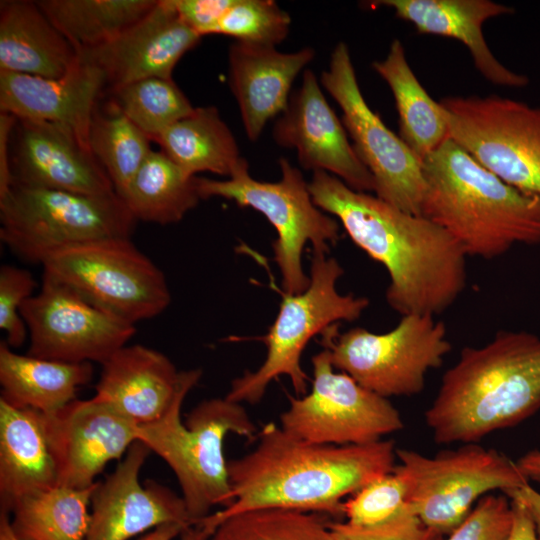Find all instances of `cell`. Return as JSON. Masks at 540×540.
Segmentation results:
<instances>
[{
  "mask_svg": "<svg viewBox=\"0 0 540 540\" xmlns=\"http://www.w3.org/2000/svg\"><path fill=\"white\" fill-rule=\"evenodd\" d=\"M308 184L315 205L339 220L350 239L384 266L386 301L394 311L435 316L462 294L468 256L440 226L324 171L313 172Z\"/></svg>",
  "mask_w": 540,
  "mask_h": 540,
  "instance_id": "6da1fadb",
  "label": "cell"
},
{
  "mask_svg": "<svg viewBox=\"0 0 540 540\" xmlns=\"http://www.w3.org/2000/svg\"><path fill=\"white\" fill-rule=\"evenodd\" d=\"M511 524L510 498L504 493H490L476 503L445 540H506Z\"/></svg>",
  "mask_w": 540,
  "mask_h": 540,
  "instance_id": "f35d334b",
  "label": "cell"
},
{
  "mask_svg": "<svg viewBox=\"0 0 540 540\" xmlns=\"http://www.w3.org/2000/svg\"><path fill=\"white\" fill-rule=\"evenodd\" d=\"M321 84L342 110L341 121L356 155L373 177L375 195L407 213L420 215L425 190L422 162L368 106L344 42L332 51Z\"/></svg>",
  "mask_w": 540,
  "mask_h": 540,
  "instance_id": "5bb4252c",
  "label": "cell"
},
{
  "mask_svg": "<svg viewBox=\"0 0 540 540\" xmlns=\"http://www.w3.org/2000/svg\"><path fill=\"white\" fill-rule=\"evenodd\" d=\"M150 453L134 442L115 470L97 481L85 540H130L168 523L193 526L182 496L153 480L140 483Z\"/></svg>",
  "mask_w": 540,
  "mask_h": 540,
  "instance_id": "e0dca14e",
  "label": "cell"
},
{
  "mask_svg": "<svg viewBox=\"0 0 540 540\" xmlns=\"http://www.w3.org/2000/svg\"><path fill=\"white\" fill-rule=\"evenodd\" d=\"M93 377L91 363H67L21 355L0 343L1 399L19 408L54 413L76 400Z\"/></svg>",
  "mask_w": 540,
  "mask_h": 540,
  "instance_id": "4316f807",
  "label": "cell"
},
{
  "mask_svg": "<svg viewBox=\"0 0 540 540\" xmlns=\"http://www.w3.org/2000/svg\"><path fill=\"white\" fill-rule=\"evenodd\" d=\"M439 103L449 138L507 184L540 196V106L497 95Z\"/></svg>",
  "mask_w": 540,
  "mask_h": 540,
  "instance_id": "7c38bea8",
  "label": "cell"
},
{
  "mask_svg": "<svg viewBox=\"0 0 540 540\" xmlns=\"http://www.w3.org/2000/svg\"><path fill=\"white\" fill-rule=\"evenodd\" d=\"M412 511L408 487L397 468L371 481L343 503L346 522L358 527H372Z\"/></svg>",
  "mask_w": 540,
  "mask_h": 540,
  "instance_id": "8d00e7d4",
  "label": "cell"
},
{
  "mask_svg": "<svg viewBox=\"0 0 540 540\" xmlns=\"http://www.w3.org/2000/svg\"><path fill=\"white\" fill-rule=\"evenodd\" d=\"M311 361V391L289 398L290 405L280 416L285 432L313 444L362 445L403 429L401 414L389 399L348 374L335 372L327 349Z\"/></svg>",
  "mask_w": 540,
  "mask_h": 540,
  "instance_id": "4fadbf2b",
  "label": "cell"
},
{
  "mask_svg": "<svg viewBox=\"0 0 540 540\" xmlns=\"http://www.w3.org/2000/svg\"><path fill=\"white\" fill-rule=\"evenodd\" d=\"M248 454L228 462L233 502L196 525L211 533L226 518L256 509L343 515V498L395 467L392 440L321 445L267 423Z\"/></svg>",
  "mask_w": 540,
  "mask_h": 540,
  "instance_id": "7a4b0ae2",
  "label": "cell"
},
{
  "mask_svg": "<svg viewBox=\"0 0 540 540\" xmlns=\"http://www.w3.org/2000/svg\"><path fill=\"white\" fill-rule=\"evenodd\" d=\"M507 496H517L524 502L533 519L538 540H540V492L528 484L519 490L507 494Z\"/></svg>",
  "mask_w": 540,
  "mask_h": 540,
  "instance_id": "ee69618b",
  "label": "cell"
},
{
  "mask_svg": "<svg viewBox=\"0 0 540 540\" xmlns=\"http://www.w3.org/2000/svg\"><path fill=\"white\" fill-rule=\"evenodd\" d=\"M78 62V52L35 1H1L0 70L59 78Z\"/></svg>",
  "mask_w": 540,
  "mask_h": 540,
  "instance_id": "484cf974",
  "label": "cell"
},
{
  "mask_svg": "<svg viewBox=\"0 0 540 540\" xmlns=\"http://www.w3.org/2000/svg\"><path fill=\"white\" fill-rule=\"evenodd\" d=\"M105 89L104 72L80 55L77 65L59 78L0 70V112L62 125L89 149L90 124Z\"/></svg>",
  "mask_w": 540,
  "mask_h": 540,
  "instance_id": "44dd1931",
  "label": "cell"
},
{
  "mask_svg": "<svg viewBox=\"0 0 540 540\" xmlns=\"http://www.w3.org/2000/svg\"><path fill=\"white\" fill-rule=\"evenodd\" d=\"M151 139L109 101L94 112L88 136L90 152L110 178L118 196L152 151Z\"/></svg>",
  "mask_w": 540,
  "mask_h": 540,
  "instance_id": "d6a6232c",
  "label": "cell"
},
{
  "mask_svg": "<svg viewBox=\"0 0 540 540\" xmlns=\"http://www.w3.org/2000/svg\"><path fill=\"white\" fill-rule=\"evenodd\" d=\"M109 92L110 101L151 140L195 108L172 78H144Z\"/></svg>",
  "mask_w": 540,
  "mask_h": 540,
  "instance_id": "836d02e7",
  "label": "cell"
},
{
  "mask_svg": "<svg viewBox=\"0 0 540 540\" xmlns=\"http://www.w3.org/2000/svg\"><path fill=\"white\" fill-rule=\"evenodd\" d=\"M422 169L420 215L467 256L493 259L515 245L540 244V196L507 184L451 138L423 159Z\"/></svg>",
  "mask_w": 540,
  "mask_h": 540,
  "instance_id": "277c9868",
  "label": "cell"
},
{
  "mask_svg": "<svg viewBox=\"0 0 540 540\" xmlns=\"http://www.w3.org/2000/svg\"><path fill=\"white\" fill-rule=\"evenodd\" d=\"M77 52L104 45L144 17L157 0L35 1Z\"/></svg>",
  "mask_w": 540,
  "mask_h": 540,
  "instance_id": "4dcf8cb0",
  "label": "cell"
},
{
  "mask_svg": "<svg viewBox=\"0 0 540 540\" xmlns=\"http://www.w3.org/2000/svg\"><path fill=\"white\" fill-rule=\"evenodd\" d=\"M290 25L289 14L272 0H233L215 34L275 47L286 39Z\"/></svg>",
  "mask_w": 540,
  "mask_h": 540,
  "instance_id": "d590c367",
  "label": "cell"
},
{
  "mask_svg": "<svg viewBox=\"0 0 540 540\" xmlns=\"http://www.w3.org/2000/svg\"><path fill=\"white\" fill-rule=\"evenodd\" d=\"M208 540H333L329 523L316 513L256 509L221 521Z\"/></svg>",
  "mask_w": 540,
  "mask_h": 540,
  "instance_id": "e575fe53",
  "label": "cell"
},
{
  "mask_svg": "<svg viewBox=\"0 0 540 540\" xmlns=\"http://www.w3.org/2000/svg\"><path fill=\"white\" fill-rule=\"evenodd\" d=\"M58 486L42 416L0 398V506L10 513L21 498Z\"/></svg>",
  "mask_w": 540,
  "mask_h": 540,
  "instance_id": "d4e9b609",
  "label": "cell"
},
{
  "mask_svg": "<svg viewBox=\"0 0 540 540\" xmlns=\"http://www.w3.org/2000/svg\"><path fill=\"white\" fill-rule=\"evenodd\" d=\"M41 265L43 275L134 325L158 316L171 302L164 273L131 239L65 248Z\"/></svg>",
  "mask_w": 540,
  "mask_h": 540,
  "instance_id": "8fae6325",
  "label": "cell"
},
{
  "mask_svg": "<svg viewBox=\"0 0 540 540\" xmlns=\"http://www.w3.org/2000/svg\"><path fill=\"white\" fill-rule=\"evenodd\" d=\"M387 83L398 112L399 137L422 162L449 138L439 102L433 100L413 73L399 39H394L387 56L372 63Z\"/></svg>",
  "mask_w": 540,
  "mask_h": 540,
  "instance_id": "f1b7e54d",
  "label": "cell"
},
{
  "mask_svg": "<svg viewBox=\"0 0 540 540\" xmlns=\"http://www.w3.org/2000/svg\"><path fill=\"white\" fill-rule=\"evenodd\" d=\"M201 369L182 371L178 393L158 420L138 427V441L161 457L174 472L193 525L216 506L233 502L224 440L230 434L257 439V428L241 403L226 397L203 400L181 420L186 395L201 378Z\"/></svg>",
  "mask_w": 540,
  "mask_h": 540,
  "instance_id": "5b68a950",
  "label": "cell"
},
{
  "mask_svg": "<svg viewBox=\"0 0 540 540\" xmlns=\"http://www.w3.org/2000/svg\"><path fill=\"white\" fill-rule=\"evenodd\" d=\"M20 313L29 334L27 354L67 363L102 364L136 332L134 324L45 275L39 292L23 303Z\"/></svg>",
  "mask_w": 540,
  "mask_h": 540,
  "instance_id": "9a60e30c",
  "label": "cell"
},
{
  "mask_svg": "<svg viewBox=\"0 0 540 540\" xmlns=\"http://www.w3.org/2000/svg\"><path fill=\"white\" fill-rule=\"evenodd\" d=\"M182 20L201 37L215 34L233 0H172Z\"/></svg>",
  "mask_w": 540,
  "mask_h": 540,
  "instance_id": "60d3db41",
  "label": "cell"
},
{
  "mask_svg": "<svg viewBox=\"0 0 540 540\" xmlns=\"http://www.w3.org/2000/svg\"><path fill=\"white\" fill-rule=\"evenodd\" d=\"M321 335L334 368L387 399L420 393L427 373L451 350L445 324L430 315H404L384 333L360 327L340 333L336 323Z\"/></svg>",
  "mask_w": 540,
  "mask_h": 540,
  "instance_id": "30bf717a",
  "label": "cell"
},
{
  "mask_svg": "<svg viewBox=\"0 0 540 540\" xmlns=\"http://www.w3.org/2000/svg\"><path fill=\"white\" fill-rule=\"evenodd\" d=\"M371 6L392 8L395 15L414 25L418 33L456 39L469 50L477 70L495 85L524 87L529 79L502 65L482 32L490 18L511 14L513 8L490 0H379Z\"/></svg>",
  "mask_w": 540,
  "mask_h": 540,
  "instance_id": "cb8c5ba5",
  "label": "cell"
},
{
  "mask_svg": "<svg viewBox=\"0 0 540 540\" xmlns=\"http://www.w3.org/2000/svg\"><path fill=\"white\" fill-rule=\"evenodd\" d=\"M512 524L506 540H538L533 519L524 502L517 496H510Z\"/></svg>",
  "mask_w": 540,
  "mask_h": 540,
  "instance_id": "7bdbcfd3",
  "label": "cell"
},
{
  "mask_svg": "<svg viewBox=\"0 0 540 540\" xmlns=\"http://www.w3.org/2000/svg\"><path fill=\"white\" fill-rule=\"evenodd\" d=\"M136 221L116 192L89 195L13 183L0 197V239L30 264L80 244L130 239Z\"/></svg>",
  "mask_w": 540,
  "mask_h": 540,
  "instance_id": "8992f818",
  "label": "cell"
},
{
  "mask_svg": "<svg viewBox=\"0 0 540 540\" xmlns=\"http://www.w3.org/2000/svg\"><path fill=\"white\" fill-rule=\"evenodd\" d=\"M413 514L437 538L449 534L485 495H505L529 484L516 462L478 443H464L429 457L396 449Z\"/></svg>",
  "mask_w": 540,
  "mask_h": 540,
  "instance_id": "ba28073f",
  "label": "cell"
},
{
  "mask_svg": "<svg viewBox=\"0 0 540 540\" xmlns=\"http://www.w3.org/2000/svg\"><path fill=\"white\" fill-rule=\"evenodd\" d=\"M101 365L93 397L139 425L161 418L182 382V371L166 355L140 344L123 346Z\"/></svg>",
  "mask_w": 540,
  "mask_h": 540,
  "instance_id": "603a6c76",
  "label": "cell"
},
{
  "mask_svg": "<svg viewBox=\"0 0 540 540\" xmlns=\"http://www.w3.org/2000/svg\"><path fill=\"white\" fill-rule=\"evenodd\" d=\"M343 273L335 258L312 251L308 287L298 294H283L278 314L261 338L267 349L264 362L257 370L234 379L227 399L258 403L269 384L283 375L290 379L296 394L306 393L308 377L301 356L308 342L333 324L357 320L369 306L364 296L338 292L337 282Z\"/></svg>",
  "mask_w": 540,
  "mask_h": 540,
  "instance_id": "52a82bcc",
  "label": "cell"
},
{
  "mask_svg": "<svg viewBox=\"0 0 540 540\" xmlns=\"http://www.w3.org/2000/svg\"><path fill=\"white\" fill-rule=\"evenodd\" d=\"M0 540H21L12 529L9 513L4 511H0Z\"/></svg>",
  "mask_w": 540,
  "mask_h": 540,
  "instance_id": "c3c4849f",
  "label": "cell"
},
{
  "mask_svg": "<svg viewBox=\"0 0 540 540\" xmlns=\"http://www.w3.org/2000/svg\"><path fill=\"white\" fill-rule=\"evenodd\" d=\"M273 138L279 146L295 149L304 169L327 172L359 192L374 191L371 173L356 155L312 70H304L301 86L274 124Z\"/></svg>",
  "mask_w": 540,
  "mask_h": 540,
  "instance_id": "ac0fdd59",
  "label": "cell"
},
{
  "mask_svg": "<svg viewBox=\"0 0 540 540\" xmlns=\"http://www.w3.org/2000/svg\"><path fill=\"white\" fill-rule=\"evenodd\" d=\"M333 540H436L437 537L408 511L389 522L372 527L353 526L346 521L331 522Z\"/></svg>",
  "mask_w": 540,
  "mask_h": 540,
  "instance_id": "ab89813d",
  "label": "cell"
},
{
  "mask_svg": "<svg viewBox=\"0 0 540 540\" xmlns=\"http://www.w3.org/2000/svg\"><path fill=\"white\" fill-rule=\"evenodd\" d=\"M188 527L178 523H168L141 535L137 540H173Z\"/></svg>",
  "mask_w": 540,
  "mask_h": 540,
  "instance_id": "bcb514c9",
  "label": "cell"
},
{
  "mask_svg": "<svg viewBox=\"0 0 540 540\" xmlns=\"http://www.w3.org/2000/svg\"><path fill=\"white\" fill-rule=\"evenodd\" d=\"M211 532L201 525H193L186 528L179 540H208Z\"/></svg>",
  "mask_w": 540,
  "mask_h": 540,
  "instance_id": "7dc6e473",
  "label": "cell"
},
{
  "mask_svg": "<svg viewBox=\"0 0 540 540\" xmlns=\"http://www.w3.org/2000/svg\"><path fill=\"white\" fill-rule=\"evenodd\" d=\"M540 409V337L502 330L485 345L464 347L425 411L438 444L478 443Z\"/></svg>",
  "mask_w": 540,
  "mask_h": 540,
  "instance_id": "3957f363",
  "label": "cell"
},
{
  "mask_svg": "<svg viewBox=\"0 0 540 540\" xmlns=\"http://www.w3.org/2000/svg\"><path fill=\"white\" fill-rule=\"evenodd\" d=\"M195 179L161 150H152L121 198L136 220L177 223L201 200Z\"/></svg>",
  "mask_w": 540,
  "mask_h": 540,
  "instance_id": "f546056e",
  "label": "cell"
},
{
  "mask_svg": "<svg viewBox=\"0 0 540 540\" xmlns=\"http://www.w3.org/2000/svg\"><path fill=\"white\" fill-rule=\"evenodd\" d=\"M516 463L529 482L540 484V450L528 451Z\"/></svg>",
  "mask_w": 540,
  "mask_h": 540,
  "instance_id": "f6af8a7d",
  "label": "cell"
},
{
  "mask_svg": "<svg viewBox=\"0 0 540 540\" xmlns=\"http://www.w3.org/2000/svg\"><path fill=\"white\" fill-rule=\"evenodd\" d=\"M315 50L282 53L274 46L235 41L229 47V86L248 139L257 141L267 122L286 109L298 74Z\"/></svg>",
  "mask_w": 540,
  "mask_h": 540,
  "instance_id": "7402d4cb",
  "label": "cell"
},
{
  "mask_svg": "<svg viewBox=\"0 0 540 540\" xmlns=\"http://www.w3.org/2000/svg\"><path fill=\"white\" fill-rule=\"evenodd\" d=\"M186 174L231 177L249 167L237 141L214 106L197 107L153 139Z\"/></svg>",
  "mask_w": 540,
  "mask_h": 540,
  "instance_id": "83f0119b",
  "label": "cell"
},
{
  "mask_svg": "<svg viewBox=\"0 0 540 540\" xmlns=\"http://www.w3.org/2000/svg\"><path fill=\"white\" fill-rule=\"evenodd\" d=\"M17 118L0 112V197L4 196L13 184L10 168V143Z\"/></svg>",
  "mask_w": 540,
  "mask_h": 540,
  "instance_id": "b9f144b4",
  "label": "cell"
},
{
  "mask_svg": "<svg viewBox=\"0 0 540 540\" xmlns=\"http://www.w3.org/2000/svg\"><path fill=\"white\" fill-rule=\"evenodd\" d=\"M13 183L89 195L114 193L105 170L69 128L17 119L10 143Z\"/></svg>",
  "mask_w": 540,
  "mask_h": 540,
  "instance_id": "d6986e66",
  "label": "cell"
},
{
  "mask_svg": "<svg viewBox=\"0 0 540 540\" xmlns=\"http://www.w3.org/2000/svg\"><path fill=\"white\" fill-rule=\"evenodd\" d=\"M200 40L172 0H157L144 17L116 38L78 54L104 72L107 88L112 89L149 77L172 78L176 64Z\"/></svg>",
  "mask_w": 540,
  "mask_h": 540,
  "instance_id": "ffe728a7",
  "label": "cell"
},
{
  "mask_svg": "<svg viewBox=\"0 0 540 540\" xmlns=\"http://www.w3.org/2000/svg\"><path fill=\"white\" fill-rule=\"evenodd\" d=\"M55 486L19 499L10 510V523L21 540H85L89 505L96 487Z\"/></svg>",
  "mask_w": 540,
  "mask_h": 540,
  "instance_id": "1f68e13d",
  "label": "cell"
},
{
  "mask_svg": "<svg viewBox=\"0 0 540 540\" xmlns=\"http://www.w3.org/2000/svg\"><path fill=\"white\" fill-rule=\"evenodd\" d=\"M279 165L281 178L277 182L252 178L249 167L227 180L196 177L195 182L200 199L225 198L266 217L277 233L272 247L281 287L284 294L291 295L306 290L310 282L302 264L307 243L312 251L327 253L329 245L339 240L340 225L315 205L309 184L298 168L286 158H280Z\"/></svg>",
  "mask_w": 540,
  "mask_h": 540,
  "instance_id": "9c48e42d",
  "label": "cell"
},
{
  "mask_svg": "<svg viewBox=\"0 0 540 540\" xmlns=\"http://www.w3.org/2000/svg\"><path fill=\"white\" fill-rule=\"evenodd\" d=\"M41 416L60 486L85 489L94 485L105 466L138 441L139 424L94 397L76 399Z\"/></svg>",
  "mask_w": 540,
  "mask_h": 540,
  "instance_id": "2e32d148",
  "label": "cell"
},
{
  "mask_svg": "<svg viewBox=\"0 0 540 540\" xmlns=\"http://www.w3.org/2000/svg\"><path fill=\"white\" fill-rule=\"evenodd\" d=\"M37 286L33 275L26 269L13 265L0 268V329L6 334L11 348L21 346L27 337V327L20 310L23 303L33 296Z\"/></svg>",
  "mask_w": 540,
  "mask_h": 540,
  "instance_id": "74e56055",
  "label": "cell"
}]
</instances>
